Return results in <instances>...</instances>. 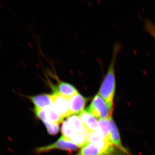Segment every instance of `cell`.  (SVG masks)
Listing matches in <instances>:
<instances>
[{
  "instance_id": "15",
  "label": "cell",
  "mask_w": 155,
  "mask_h": 155,
  "mask_svg": "<svg viewBox=\"0 0 155 155\" xmlns=\"http://www.w3.org/2000/svg\"><path fill=\"white\" fill-rule=\"evenodd\" d=\"M43 123L47 129L48 133L51 135H56L59 131V126L58 124L50 123V122L44 121Z\"/></svg>"
},
{
  "instance_id": "3",
  "label": "cell",
  "mask_w": 155,
  "mask_h": 155,
  "mask_svg": "<svg viewBox=\"0 0 155 155\" xmlns=\"http://www.w3.org/2000/svg\"><path fill=\"white\" fill-rule=\"evenodd\" d=\"M78 148L77 146L67 140L62 136L54 143L46 146L38 148L35 150V152L37 153H42L50 151L52 150L58 149L64 150L72 153L74 151L77 150Z\"/></svg>"
},
{
  "instance_id": "7",
  "label": "cell",
  "mask_w": 155,
  "mask_h": 155,
  "mask_svg": "<svg viewBox=\"0 0 155 155\" xmlns=\"http://www.w3.org/2000/svg\"><path fill=\"white\" fill-rule=\"evenodd\" d=\"M109 120L110 125V130L108 140L112 144L114 145V146L116 147L120 150L122 151L124 153L127 152L124 147L122 146L119 131L116 127L115 122L112 118H110Z\"/></svg>"
},
{
  "instance_id": "5",
  "label": "cell",
  "mask_w": 155,
  "mask_h": 155,
  "mask_svg": "<svg viewBox=\"0 0 155 155\" xmlns=\"http://www.w3.org/2000/svg\"><path fill=\"white\" fill-rule=\"evenodd\" d=\"M89 98L78 93L69 98V106L71 115L80 114L84 111Z\"/></svg>"
},
{
  "instance_id": "10",
  "label": "cell",
  "mask_w": 155,
  "mask_h": 155,
  "mask_svg": "<svg viewBox=\"0 0 155 155\" xmlns=\"http://www.w3.org/2000/svg\"><path fill=\"white\" fill-rule=\"evenodd\" d=\"M66 121L69 128L73 133H78L88 135V132L78 116L73 115L69 117Z\"/></svg>"
},
{
  "instance_id": "13",
  "label": "cell",
  "mask_w": 155,
  "mask_h": 155,
  "mask_svg": "<svg viewBox=\"0 0 155 155\" xmlns=\"http://www.w3.org/2000/svg\"><path fill=\"white\" fill-rule=\"evenodd\" d=\"M87 135L82 134L75 133L69 140V141L77 146L78 148L83 147L89 143Z\"/></svg>"
},
{
  "instance_id": "17",
  "label": "cell",
  "mask_w": 155,
  "mask_h": 155,
  "mask_svg": "<svg viewBox=\"0 0 155 155\" xmlns=\"http://www.w3.org/2000/svg\"><path fill=\"white\" fill-rule=\"evenodd\" d=\"M34 110V112L35 115L38 117L39 119L41 120L42 122L46 121V122H48L47 119L46 118L45 111L44 109H40V108L35 107Z\"/></svg>"
},
{
  "instance_id": "12",
  "label": "cell",
  "mask_w": 155,
  "mask_h": 155,
  "mask_svg": "<svg viewBox=\"0 0 155 155\" xmlns=\"http://www.w3.org/2000/svg\"><path fill=\"white\" fill-rule=\"evenodd\" d=\"M75 155H105L101 150L96 146L89 143L82 148L78 153Z\"/></svg>"
},
{
  "instance_id": "14",
  "label": "cell",
  "mask_w": 155,
  "mask_h": 155,
  "mask_svg": "<svg viewBox=\"0 0 155 155\" xmlns=\"http://www.w3.org/2000/svg\"><path fill=\"white\" fill-rule=\"evenodd\" d=\"M109 119H100L98 121L100 126V131L107 139L110 130V125Z\"/></svg>"
},
{
  "instance_id": "1",
  "label": "cell",
  "mask_w": 155,
  "mask_h": 155,
  "mask_svg": "<svg viewBox=\"0 0 155 155\" xmlns=\"http://www.w3.org/2000/svg\"><path fill=\"white\" fill-rule=\"evenodd\" d=\"M119 48V46H115L111 64L101 84L98 92V94L105 101L112 110H114V97L116 88L115 64Z\"/></svg>"
},
{
  "instance_id": "4",
  "label": "cell",
  "mask_w": 155,
  "mask_h": 155,
  "mask_svg": "<svg viewBox=\"0 0 155 155\" xmlns=\"http://www.w3.org/2000/svg\"><path fill=\"white\" fill-rule=\"evenodd\" d=\"M53 104L64 118L71 116L69 106V98L58 93L51 94Z\"/></svg>"
},
{
  "instance_id": "9",
  "label": "cell",
  "mask_w": 155,
  "mask_h": 155,
  "mask_svg": "<svg viewBox=\"0 0 155 155\" xmlns=\"http://www.w3.org/2000/svg\"><path fill=\"white\" fill-rule=\"evenodd\" d=\"M51 96V94H44L32 96L25 95V96L30 100L35 105V107L44 109L53 105Z\"/></svg>"
},
{
  "instance_id": "16",
  "label": "cell",
  "mask_w": 155,
  "mask_h": 155,
  "mask_svg": "<svg viewBox=\"0 0 155 155\" xmlns=\"http://www.w3.org/2000/svg\"><path fill=\"white\" fill-rule=\"evenodd\" d=\"M145 28L148 31L154 38L155 39V25L149 20H147L145 22Z\"/></svg>"
},
{
  "instance_id": "8",
  "label": "cell",
  "mask_w": 155,
  "mask_h": 155,
  "mask_svg": "<svg viewBox=\"0 0 155 155\" xmlns=\"http://www.w3.org/2000/svg\"><path fill=\"white\" fill-rule=\"evenodd\" d=\"M53 90L54 93L59 94L68 98L78 93L77 89L73 85L63 81H60Z\"/></svg>"
},
{
  "instance_id": "6",
  "label": "cell",
  "mask_w": 155,
  "mask_h": 155,
  "mask_svg": "<svg viewBox=\"0 0 155 155\" xmlns=\"http://www.w3.org/2000/svg\"><path fill=\"white\" fill-rule=\"evenodd\" d=\"M78 116L89 133L100 131L98 122L96 118L86 110L82 111Z\"/></svg>"
},
{
  "instance_id": "2",
  "label": "cell",
  "mask_w": 155,
  "mask_h": 155,
  "mask_svg": "<svg viewBox=\"0 0 155 155\" xmlns=\"http://www.w3.org/2000/svg\"><path fill=\"white\" fill-rule=\"evenodd\" d=\"M86 110L100 120L112 118L114 110L109 107L105 101L98 94L95 96L90 105L87 108Z\"/></svg>"
},
{
  "instance_id": "11",
  "label": "cell",
  "mask_w": 155,
  "mask_h": 155,
  "mask_svg": "<svg viewBox=\"0 0 155 155\" xmlns=\"http://www.w3.org/2000/svg\"><path fill=\"white\" fill-rule=\"evenodd\" d=\"M45 111L48 122L59 124L64 121V117L61 116L54 105L46 108Z\"/></svg>"
}]
</instances>
